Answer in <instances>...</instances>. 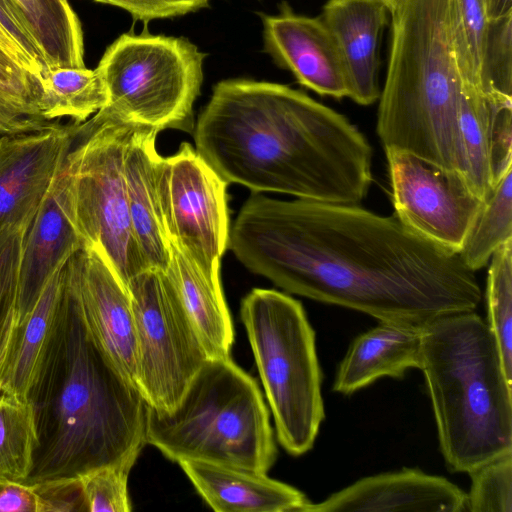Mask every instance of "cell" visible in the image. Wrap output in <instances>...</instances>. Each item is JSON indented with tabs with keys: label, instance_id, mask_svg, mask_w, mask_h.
<instances>
[{
	"label": "cell",
	"instance_id": "7c38bea8",
	"mask_svg": "<svg viewBox=\"0 0 512 512\" xmlns=\"http://www.w3.org/2000/svg\"><path fill=\"white\" fill-rule=\"evenodd\" d=\"M385 152L394 215L423 239L459 253L484 201L457 171L405 151Z\"/></svg>",
	"mask_w": 512,
	"mask_h": 512
},
{
	"label": "cell",
	"instance_id": "2e32d148",
	"mask_svg": "<svg viewBox=\"0 0 512 512\" xmlns=\"http://www.w3.org/2000/svg\"><path fill=\"white\" fill-rule=\"evenodd\" d=\"M262 22L265 50L279 67L319 95L348 97L342 57L320 16L297 14L284 2L278 14H262Z\"/></svg>",
	"mask_w": 512,
	"mask_h": 512
},
{
	"label": "cell",
	"instance_id": "836d02e7",
	"mask_svg": "<svg viewBox=\"0 0 512 512\" xmlns=\"http://www.w3.org/2000/svg\"><path fill=\"white\" fill-rule=\"evenodd\" d=\"M489 21L485 0H454V34L458 55L469 64L473 82L480 91Z\"/></svg>",
	"mask_w": 512,
	"mask_h": 512
},
{
	"label": "cell",
	"instance_id": "4fadbf2b",
	"mask_svg": "<svg viewBox=\"0 0 512 512\" xmlns=\"http://www.w3.org/2000/svg\"><path fill=\"white\" fill-rule=\"evenodd\" d=\"M65 273L86 335L119 373L139 389L136 322L126 287L94 247H84L72 255L65 263Z\"/></svg>",
	"mask_w": 512,
	"mask_h": 512
},
{
	"label": "cell",
	"instance_id": "8d00e7d4",
	"mask_svg": "<svg viewBox=\"0 0 512 512\" xmlns=\"http://www.w3.org/2000/svg\"><path fill=\"white\" fill-rule=\"evenodd\" d=\"M0 27L29 58L40 80L49 66L42 51L8 0H0Z\"/></svg>",
	"mask_w": 512,
	"mask_h": 512
},
{
	"label": "cell",
	"instance_id": "f35d334b",
	"mask_svg": "<svg viewBox=\"0 0 512 512\" xmlns=\"http://www.w3.org/2000/svg\"><path fill=\"white\" fill-rule=\"evenodd\" d=\"M44 124L25 117L0 99V134L34 131L42 128Z\"/></svg>",
	"mask_w": 512,
	"mask_h": 512
},
{
	"label": "cell",
	"instance_id": "4dcf8cb0",
	"mask_svg": "<svg viewBox=\"0 0 512 512\" xmlns=\"http://www.w3.org/2000/svg\"><path fill=\"white\" fill-rule=\"evenodd\" d=\"M27 228H8L0 233V366L18 325L19 264Z\"/></svg>",
	"mask_w": 512,
	"mask_h": 512
},
{
	"label": "cell",
	"instance_id": "5b68a950",
	"mask_svg": "<svg viewBox=\"0 0 512 512\" xmlns=\"http://www.w3.org/2000/svg\"><path fill=\"white\" fill-rule=\"evenodd\" d=\"M419 369L453 471L469 473L512 452V381L481 316L460 311L424 325Z\"/></svg>",
	"mask_w": 512,
	"mask_h": 512
},
{
	"label": "cell",
	"instance_id": "52a82bcc",
	"mask_svg": "<svg viewBox=\"0 0 512 512\" xmlns=\"http://www.w3.org/2000/svg\"><path fill=\"white\" fill-rule=\"evenodd\" d=\"M240 315L277 439L289 454H305L325 418L314 329L301 302L274 289L250 291Z\"/></svg>",
	"mask_w": 512,
	"mask_h": 512
},
{
	"label": "cell",
	"instance_id": "8992f818",
	"mask_svg": "<svg viewBox=\"0 0 512 512\" xmlns=\"http://www.w3.org/2000/svg\"><path fill=\"white\" fill-rule=\"evenodd\" d=\"M145 442L166 458L267 473L277 457L257 382L230 357L209 358L172 411L146 405Z\"/></svg>",
	"mask_w": 512,
	"mask_h": 512
},
{
	"label": "cell",
	"instance_id": "484cf974",
	"mask_svg": "<svg viewBox=\"0 0 512 512\" xmlns=\"http://www.w3.org/2000/svg\"><path fill=\"white\" fill-rule=\"evenodd\" d=\"M39 110L44 121L70 117L85 122L108 104V90L97 69L48 68L40 79Z\"/></svg>",
	"mask_w": 512,
	"mask_h": 512
},
{
	"label": "cell",
	"instance_id": "cb8c5ba5",
	"mask_svg": "<svg viewBox=\"0 0 512 512\" xmlns=\"http://www.w3.org/2000/svg\"><path fill=\"white\" fill-rule=\"evenodd\" d=\"M170 246V262L165 271L173 281L209 357H230L234 331L221 279L206 276L179 248L172 243Z\"/></svg>",
	"mask_w": 512,
	"mask_h": 512
},
{
	"label": "cell",
	"instance_id": "9a60e30c",
	"mask_svg": "<svg viewBox=\"0 0 512 512\" xmlns=\"http://www.w3.org/2000/svg\"><path fill=\"white\" fill-rule=\"evenodd\" d=\"M84 247L75 223L66 155L24 234L18 278V323L33 308L52 275Z\"/></svg>",
	"mask_w": 512,
	"mask_h": 512
},
{
	"label": "cell",
	"instance_id": "1f68e13d",
	"mask_svg": "<svg viewBox=\"0 0 512 512\" xmlns=\"http://www.w3.org/2000/svg\"><path fill=\"white\" fill-rule=\"evenodd\" d=\"M137 458L101 466L76 477L85 510L90 512H129L128 475Z\"/></svg>",
	"mask_w": 512,
	"mask_h": 512
},
{
	"label": "cell",
	"instance_id": "3957f363",
	"mask_svg": "<svg viewBox=\"0 0 512 512\" xmlns=\"http://www.w3.org/2000/svg\"><path fill=\"white\" fill-rule=\"evenodd\" d=\"M68 295L65 327L29 396L39 446L26 484L74 480L138 458L146 444L145 400L88 338Z\"/></svg>",
	"mask_w": 512,
	"mask_h": 512
},
{
	"label": "cell",
	"instance_id": "8fae6325",
	"mask_svg": "<svg viewBox=\"0 0 512 512\" xmlns=\"http://www.w3.org/2000/svg\"><path fill=\"white\" fill-rule=\"evenodd\" d=\"M227 187L190 143L159 159L157 190L169 242L210 278H220L229 244Z\"/></svg>",
	"mask_w": 512,
	"mask_h": 512
},
{
	"label": "cell",
	"instance_id": "4316f807",
	"mask_svg": "<svg viewBox=\"0 0 512 512\" xmlns=\"http://www.w3.org/2000/svg\"><path fill=\"white\" fill-rule=\"evenodd\" d=\"M38 446L32 401L0 394V483H26L34 468Z\"/></svg>",
	"mask_w": 512,
	"mask_h": 512
},
{
	"label": "cell",
	"instance_id": "ffe728a7",
	"mask_svg": "<svg viewBox=\"0 0 512 512\" xmlns=\"http://www.w3.org/2000/svg\"><path fill=\"white\" fill-rule=\"evenodd\" d=\"M320 17L342 57L348 97L359 105L373 104L380 96L379 43L389 18L386 0H328Z\"/></svg>",
	"mask_w": 512,
	"mask_h": 512
},
{
	"label": "cell",
	"instance_id": "d6a6232c",
	"mask_svg": "<svg viewBox=\"0 0 512 512\" xmlns=\"http://www.w3.org/2000/svg\"><path fill=\"white\" fill-rule=\"evenodd\" d=\"M466 511L512 512V452L490 460L471 472Z\"/></svg>",
	"mask_w": 512,
	"mask_h": 512
},
{
	"label": "cell",
	"instance_id": "9c48e42d",
	"mask_svg": "<svg viewBox=\"0 0 512 512\" xmlns=\"http://www.w3.org/2000/svg\"><path fill=\"white\" fill-rule=\"evenodd\" d=\"M204 54L182 37L125 33L104 52L97 70L107 90L106 109L121 119L157 129L193 133V104L203 81Z\"/></svg>",
	"mask_w": 512,
	"mask_h": 512
},
{
	"label": "cell",
	"instance_id": "ac0fdd59",
	"mask_svg": "<svg viewBox=\"0 0 512 512\" xmlns=\"http://www.w3.org/2000/svg\"><path fill=\"white\" fill-rule=\"evenodd\" d=\"M462 77L459 128L465 179L484 201L512 169V102L488 99Z\"/></svg>",
	"mask_w": 512,
	"mask_h": 512
},
{
	"label": "cell",
	"instance_id": "60d3db41",
	"mask_svg": "<svg viewBox=\"0 0 512 512\" xmlns=\"http://www.w3.org/2000/svg\"><path fill=\"white\" fill-rule=\"evenodd\" d=\"M489 20H495L512 12V0H485Z\"/></svg>",
	"mask_w": 512,
	"mask_h": 512
},
{
	"label": "cell",
	"instance_id": "b9f144b4",
	"mask_svg": "<svg viewBox=\"0 0 512 512\" xmlns=\"http://www.w3.org/2000/svg\"><path fill=\"white\" fill-rule=\"evenodd\" d=\"M386 2H387V4H388V6L390 7V6H391V4L393 3V0H386Z\"/></svg>",
	"mask_w": 512,
	"mask_h": 512
},
{
	"label": "cell",
	"instance_id": "5bb4252c",
	"mask_svg": "<svg viewBox=\"0 0 512 512\" xmlns=\"http://www.w3.org/2000/svg\"><path fill=\"white\" fill-rule=\"evenodd\" d=\"M78 124L0 134V233L28 227L74 140Z\"/></svg>",
	"mask_w": 512,
	"mask_h": 512
},
{
	"label": "cell",
	"instance_id": "d6986e66",
	"mask_svg": "<svg viewBox=\"0 0 512 512\" xmlns=\"http://www.w3.org/2000/svg\"><path fill=\"white\" fill-rule=\"evenodd\" d=\"M68 311L64 264L48 280L33 308L16 327L0 366V394L29 399L65 327Z\"/></svg>",
	"mask_w": 512,
	"mask_h": 512
},
{
	"label": "cell",
	"instance_id": "d4e9b609",
	"mask_svg": "<svg viewBox=\"0 0 512 512\" xmlns=\"http://www.w3.org/2000/svg\"><path fill=\"white\" fill-rule=\"evenodd\" d=\"M49 68L84 67L80 20L68 0H8Z\"/></svg>",
	"mask_w": 512,
	"mask_h": 512
},
{
	"label": "cell",
	"instance_id": "d590c367",
	"mask_svg": "<svg viewBox=\"0 0 512 512\" xmlns=\"http://www.w3.org/2000/svg\"><path fill=\"white\" fill-rule=\"evenodd\" d=\"M127 11L134 20L147 23L173 18L208 6L210 0H94Z\"/></svg>",
	"mask_w": 512,
	"mask_h": 512
},
{
	"label": "cell",
	"instance_id": "e575fe53",
	"mask_svg": "<svg viewBox=\"0 0 512 512\" xmlns=\"http://www.w3.org/2000/svg\"><path fill=\"white\" fill-rule=\"evenodd\" d=\"M40 95V80L0 47V99L25 117L47 122L40 115Z\"/></svg>",
	"mask_w": 512,
	"mask_h": 512
},
{
	"label": "cell",
	"instance_id": "603a6c76",
	"mask_svg": "<svg viewBox=\"0 0 512 512\" xmlns=\"http://www.w3.org/2000/svg\"><path fill=\"white\" fill-rule=\"evenodd\" d=\"M422 328L379 322L351 342L332 384L334 392L350 395L383 378H403L420 365Z\"/></svg>",
	"mask_w": 512,
	"mask_h": 512
},
{
	"label": "cell",
	"instance_id": "e0dca14e",
	"mask_svg": "<svg viewBox=\"0 0 512 512\" xmlns=\"http://www.w3.org/2000/svg\"><path fill=\"white\" fill-rule=\"evenodd\" d=\"M466 498L446 478L406 468L361 478L301 512H463Z\"/></svg>",
	"mask_w": 512,
	"mask_h": 512
},
{
	"label": "cell",
	"instance_id": "7a4b0ae2",
	"mask_svg": "<svg viewBox=\"0 0 512 512\" xmlns=\"http://www.w3.org/2000/svg\"><path fill=\"white\" fill-rule=\"evenodd\" d=\"M198 154L228 184L253 193L358 204L372 148L346 116L287 85L218 82L193 130Z\"/></svg>",
	"mask_w": 512,
	"mask_h": 512
},
{
	"label": "cell",
	"instance_id": "74e56055",
	"mask_svg": "<svg viewBox=\"0 0 512 512\" xmlns=\"http://www.w3.org/2000/svg\"><path fill=\"white\" fill-rule=\"evenodd\" d=\"M0 512H45L44 501L32 484L0 483Z\"/></svg>",
	"mask_w": 512,
	"mask_h": 512
},
{
	"label": "cell",
	"instance_id": "44dd1931",
	"mask_svg": "<svg viewBox=\"0 0 512 512\" xmlns=\"http://www.w3.org/2000/svg\"><path fill=\"white\" fill-rule=\"evenodd\" d=\"M177 463L217 512H301L309 502L301 491L266 473L198 460Z\"/></svg>",
	"mask_w": 512,
	"mask_h": 512
},
{
	"label": "cell",
	"instance_id": "ab89813d",
	"mask_svg": "<svg viewBox=\"0 0 512 512\" xmlns=\"http://www.w3.org/2000/svg\"><path fill=\"white\" fill-rule=\"evenodd\" d=\"M0 47L5 50L22 68L38 78L35 67L23 51L11 40L0 27Z\"/></svg>",
	"mask_w": 512,
	"mask_h": 512
},
{
	"label": "cell",
	"instance_id": "7402d4cb",
	"mask_svg": "<svg viewBox=\"0 0 512 512\" xmlns=\"http://www.w3.org/2000/svg\"><path fill=\"white\" fill-rule=\"evenodd\" d=\"M159 131L138 125L124 158V175L132 232L148 269L166 270L171 246L160 210L156 149Z\"/></svg>",
	"mask_w": 512,
	"mask_h": 512
},
{
	"label": "cell",
	"instance_id": "f1b7e54d",
	"mask_svg": "<svg viewBox=\"0 0 512 512\" xmlns=\"http://www.w3.org/2000/svg\"><path fill=\"white\" fill-rule=\"evenodd\" d=\"M485 298L487 324L504 372L512 381V240L499 247L489 261Z\"/></svg>",
	"mask_w": 512,
	"mask_h": 512
},
{
	"label": "cell",
	"instance_id": "ba28073f",
	"mask_svg": "<svg viewBox=\"0 0 512 512\" xmlns=\"http://www.w3.org/2000/svg\"><path fill=\"white\" fill-rule=\"evenodd\" d=\"M137 126L102 108L78 124L67 154L77 229L86 247L105 256L126 289L148 269L132 232L124 175Z\"/></svg>",
	"mask_w": 512,
	"mask_h": 512
},
{
	"label": "cell",
	"instance_id": "277c9868",
	"mask_svg": "<svg viewBox=\"0 0 512 512\" xmlns=\"http://www.w3.org/2000/svg\"><path fill=\"white\" fill-rule=\"evenodd\" d=\"M389 16L376 124L384 150L405 151L464 176L454 0H393Z\"/></svg>",
	"mask_w": 512,
	"mask_h": 512
},
{
	"label": "cell",
	"instance_id": "83f0119b",
	"mask_svg": "<svg viewBox=\"0 0 512 512\" xmlns=\"http://www.w3.org/2000/svg\"><path fill=\"white\" fill-rule=\"evenodd\" d=\"M512 240V169L484 200L459 251L472 271L488 265L493 253Z\"/></svg>",
	"mask_w": 512,
	"mask_h": 512
},
{
	"label": "cell",
	"instance_id": "f546056e",
	"mask_svg": "<svg viewBox=\"0 0 512 512\" xmlns=\"http://www.w3.org/2000/svg\"><path fill=\"white\" fill-rule=\"evenodd\" d=\"M480 87L490 100L512 101V12L489 21Z\"/></svg>",
	"mask_w": 512,
	"mask_h": 512
},
{
	"label": "cell",
	"instance_id": "30bf717a",
	"mask_svg": "<svg viewBox=\"0 0 512 512\" xmlns=\"http://www.w3.org/2000/svg\"><path fill=\"white\" fill-rule=\"evenodd\" d=\"M138 342V388L148 406L172 411L210 358L164 270L145 269L127 285Z\"/></svg>",
	"mask_w": 512,
	"mask_h": 512
},
{
	"label": "cell",
	"instance_id": "6da1fadb",
	"mask_svg": "<svg viewBox=\"0 0 512 512\" xmlns=\"http://www.w3.org/2000/svg\"><path fill=\"white\" fill-rule=\"evenodd\" d=\"M228 248L249 271L283 290L422 328L475 310L482 293L459 253L357 204L280 200L252 193Z\"/></svg>",
	"mask_w": 512,
	"mask_h": 512
}]
</instances>
